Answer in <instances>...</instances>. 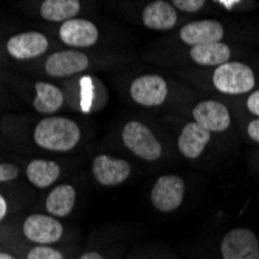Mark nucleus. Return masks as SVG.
Segmentation results:
<instances>
[{
	"mask_svg": "<svg viewBox=\"0 0 259 259\" xmlns=\"http://www.w3.org/2000/svg\"><path fill=\"white\" fill-rule=\"evenodd\" d=\"M33 140L45 151L68 152L79 143L81 129L76 121L65 116H49L36 124Z\"/></svg>",
	"mask_w": 259,
	"mask_h": 259,
	"instance_id": "1",
	"label": "nucleus"
},
{
	"mask_svg": "<svg viewBox=\"0 0 259 259\" xmlns=\"http://www.w3.org/2000/svg\"><path fill=\"white\" fill-rule=\"evenodd\" d=\"M256 78L253 70L242 62L230 61L218 67L213 73V85L225 95H242L254 89Z\"/></svg>",
	"mask_w": 259,
	"mask_h": 259,
	"instance_id": "2",
	"label": "nucleus"
},
{
	"mask_svg": "<svg viewBox=\"0 0 259 259\" xmlns=\"http://www.w3.org/2000/svg\"><path fill=\"white\" fill-rule=\"evenodd\" d=\"M123 143L137 157L155 161L161 157V145L154 132L140 121H129L121 132Z\"/></svg>",
	"mask_w": 259,
	"mask_h": 259,
	"instance_id": "3",
	"label": "nucleus"
},
{
	"mask_svg": "<svg viewBox=\"0 0 259 259\" xmlns=\"http://www.w3.org/2000/svg\"><path fill=\"white\" fill-rule=\"evenodd\" d=\"M221 253L224 259H259L257 236L250 228H233L221 242Z\"/></svg>",
	"mask_w": 259,
	"mask_h": 259,
	"instance_id": "4",
	"label": "nucleus"
},
{
	"mask_svg": "<svg viewBox=\"0 0 259 259\" xmlns=\"http://www.w3.org/2000/svg\"><path fill=\"white\" fill-rule=\"evenodd\" d=\"M185 197V182L179 176H161L152 186L151 202L161 213H171L177 209Z\"/></svg>",
	"mask_w": 259,
	"mask_h": 259,
	"instance_id": "5",
	"label": "nucleus"
},
{
	"mask_svg": "<svg viewBox=\"0 0 259 259\" xmlns=\"http://www.w3.org/2000/svg\"><path fill=\"white\" fill-rule=\"evenodd\" d=\"M23 234L34 245H53L61 241L64 227L49 214H31L23 222Z\"/></svg>",
	"mask_w": 259,
	"mask_h": 259,
	"instance_id": "6",
	"label": "nucleus"
},
{
	"mask_svg": "<svg viewBox=\"0 0 259 259\" xmlns=\"http://www.w3.org/2000/svg\"><path fill=\"white\" fill-rule=\"evenodd\" d=\"M129 93L137 104L155 107L168 98V84L160 75H143L132 81Z\"/></svg>",
	"mask_w": 259,
	"mask_h": 259,
	"instance_id": "7",
	"label": "nucleus"
},
{
	"mask_svg": "<svg viewBox=\"0 0 259 259\" xmlns=\"http://www.w3.org/2000/svg\"><path fill=\"white\" fill-rule=\"evenodd\" d=\"M131 163L123 158H115L107 154H101L93 158L92 172L95 180L103 186H116L127 180L131 176Z\"/></svg>",
	"mask_w": 259,
	"mask_h": 259,
	"instance_id": "8",
	"label": "nucleus"
},
{
	"mask_svg": "<svg viewBox=\"0 0 259 259\" xmlns=\"http://www.w3.org/2000/svg\"><path fill=\"white\" fill-rule=\"evenodd\" d=\"M90 61L85 53L78 50L55 52L45 61V72L53 78H65L87 70Z\"/></svg>",
	"mask_w": 259,
	"mask_h": 259,
	"instance_id": "9",
	"label": "nucleus"
},
{
	"mask_svg": "<svg viewBox=\"0 0 259 259\" xmlns=\"http://www.w3.org/2000/svg\"><path fill=\"white\" fill-rule=\"evenodd\" d=\"M49 50V39L39 31L19 33L8 39L7 52L17 61H28L39 58Z\"/></svg>",
	"mask_w": 259,
	"mask_h": 259,
	"instance_id": "10",
	"label": "nucleus"
},
{
	"mask_svg": "<svg viewBox=\"0 0 259 259\" xmlns=\"http://www.w3.org/2000/svg\"><path fill=\"white\" fill-rule=\"evenodd\" d=\"M100 31L93 22L87 19H72L64 22L59 28V39L73 49H87L98 42Z\"/></svg>",
	"mask_w": 259,
	"mask_h": 259,
	"instance_id": "11",
	"label": "nucleus"
},
{
	"mask_svg": "<svg viewBox=\"0 0 259 259\" xmlns=\"http://www.w3.org/2000/svg\"><path fill=\"white\" fill-rule=\"evenodd\" d=\"M194 121L209 132H225L231 124V115L228 109L214 100L200 101L193 109Z\"/></svg>",
	"mask_w": 259,
	"mask_h": 259,
	"instance_id": "12",
	"label": "nucleus"
},
{
	"mask_svg": "<svg viewBox=\"0 0 259 259\" xmlns=\"http://www.w3.org/2000/svg\"><path fill=\"white\" fill-rule=\"evenodd\" d=\"M224 27L218 20H194L186 23L180 30V39L186 45H203L221 42L224 39Z\"/></svg>",
	"mask_w": 259,
	"mask_h": 259,
	"instance_id": "13",
	"label": "nucleus"
},
{
	"mask_svg": "<svg viewBox=\"0 0 259 259\" xmlns=\"http://www.w3.org/2000/svg\"><path fill=\"white\" fill-rule=\"evenodd\" d=\"M209 140H211V132L202 127L200 124H197L196 121H191L183 126L177 140V146L183 157L194 160L200 157V154L209 143Z\"/></svg>",
	"mask_w": 259,
	"mask_h": 259,
	"instance_id": "14",
	"label": "nucleus"
},
{
	"mask_svg": "<svg viewBox=\"0 0 259 259\" xmlns=\"http://www.w3.org/2000/svg\"><path fill=\"white\" fill-rule=\"evenodd\" d=\"M141 19H143L145 27L151 30L168 31L176 27L177 11L172 4L164 2V0H155V2H151L145 7Z\"/></svg>",
	"mask_w": 259,
	"mask_h": 259,
	"instance_id": "15",
	"label": "nucleus"
},
{
	"mask_svg": "<svg viewBox=\"0 0 259 259\" xmlns=\"http://www.w3.org/2000/svg\"><path fill=\"white\" fill-rule=\"evenodd\" d=\"M76 203V190L68 183H62L50 191L45 200V208L53 218H67Z\"/></svg>",
	"mask_w": 259,
	"mask_h": 259,
	"instance_id": "16",
	"label": "nucleus"
},
{
	"mask_svg": "<svg viewBox=\"0 0 259 259\" xmlns=\"http://www.w3.org/2000/svg\"><path fill=\"white\" fill-rule=\"evenodd\" d=\"M190 56L199 65L221 67V65L230 62L231 50L224 42H213V44H203V45L191 47Z\"/></svg>",
	"mask_w": 259,
	"mask_h": 259,
	"instance_id": "17",
	"label": "nucleus"
},
{
	"mask_svg": "<svg viewBox=\"0 0 259 259\" xmlns=\"http://www.w3.org/2000/svg\"><path fill=\"white\" fill-rule=\"evenodd\" d=\"M34 90H36V97L33 101V107L39 113L52 115V113H56L62 107L64 93L58 85L52 82L39 81L34 84Z\"/></svg>",
	"mask_w": 259,
	"mask_h": 259,
	"instance_id": "18",
	"label": "nucleus"
},
{
	"mask_svg": "<svg viewBox=\"0 0 259 259\" xmlns=\"http://www.w3.org/2000/svg\"><path fill=\"white\" fill-rule=\"evenodd\" d=\"M61 176V166L53 160L36 158L28 163L27 179L36 188H49Z\"/></svg>",
	"mask_w": 259,
	"mask_h": 259,
	"instance_id": "19",
	"label": "nucleus"
},
{
	"mask_svg": "<svg viewBox=\"0 0 259 259\" xmlns=\"http://www.w3.org/2000/svg\"><path fill=\"white\" fill-rule=\"evenodd\" d=\"M81 11V2L78 0H45L40 4L39 13L42 19L49 22H67L75 19Z\"/></svg>",
	"mask_w": 259,
	"mask_h": 259,
	"instance_id": "20",
	"label": "nucleus"
},
{
	"mask_svg": "<svg viewBox=\"0 0 259 259\" xmlns=\"http://www.w3.org/2000/svg\"><path fill=\"white\" fill-rule=\"evenodd\" d=\"M27 259H64V254L52 245H34L28 251Z\"/></svg>",
	"mask_w": 259,
	"mask_h": 259,
	"instance_id": "21",
	"label": "nucleus"
},
{
	"mask_svg": "<svg viewBox=\"0 0 259 259\" xmlns=\"http://www.w3.org/2000/svg\"><path fill=\"white\" fill-rule=\"evenodd\" d=\"M172 7L186 13H197L205 7V0H174Z\"/></svg>",
	"mask_w": 259,
	"mask_h": 259,
	"instance_id": "22",
	"label": "nucleus"
},
{
	"mask_svg": "<svg viewBox=\"0 0 259 259\" xmlns=\"http://www.w3.org/2000/svg\"><path fill=\"white\" fill-rule=\"evenodd\" d=\"M19 176V168L13 163H0V183L13 182Z\"/></svg>",
	"mask_w": 259,
	"mask_h": 259,
	"instance_id": "23",
	"label": "nucleus"
},
{
	"mask_svg": "<svg viewBox=\"0 0 259 259\" xmlns=\"http://www.w3.org/2000/svg\"><path fill=\"white\" fill-rule=\"evenodd\" d=\"M247 107L253 115L259 116V90L250 93V97L247 100Z\"/></svg>",
	"mask_w": 259,
	"mask_h": 259,
	"instance_id": "24",
	"label": "nucleus"
},
{
	"mask_svg": "<svg viewBox=\"0 0 259 259\" xmlns=\"http://www.w3.org/2000/svg\"><path fill=\"white\" fill-rule=\"evenodd\" d=\"M247 132H248V137L256 141V143H259V118L250 121L248 127H247Z\"/></svg>",
	"mask_w": 259,
	"mask_h": 259,
	"instance_id": "25",
	"label": "nucleus"
},
{
	"mask_svg": "<svg viewBox=\"0 0 259 259\" xmlns=\"http://www.w3.org/2000/svg\"><path fill=\"white\" fill-rule=\"evenodd\" d=\"M8 214V203L5 200V197L0 194V222H2Z\"/></svg>",
	"mask_w": 259,
	"mask_h": 259,
	"instance_id": "26",
	"label": "nucleus"
},
{
	"mask_svg": "<svg viewBox=\"0 0 259 259\" xmlns=\"http://www.w3.org/2000/svg\"><path fill=\"white\" fill-rule=\"evenodd\" d=\"M79 259H106V257L101 253H98V251H87Z\"/></svg>",
	"mask_w": 259,
	"mask_h": 259,
	"instance_id": "27",
	"label": "nucleus"
},
{
	"mask_svg": "<svg viewBox=\"0 0 259 259\" xmlns=\"http://www.w3.org/2000/svg\"><path fill=\"white\" fill-rule=\"evenodd\" d=\"M238 2H234V0H222V2H219V5H224L227 8H231L233 5H236Z\"/></svg>",
	"mask_w": 259,
	"mask_h": 259,
	"instance_id": "28",
	"label": "nucleus"
},
{
	"mask_svg": "<svg viewBox=\"0 0 259 259\" xmlns=\"http://www.w3.org/2000/svg\"><path fill=\"white\" fill-rule=\"evenodd\" d=\"M0 259H17L16 256L10 254V253H4V251H0Z\"/></svg>",
	"mask_w": 259,
	"mask_h": 259,
	"instance_id": "29",
	"label": "nucleus"
}]
</instances>
